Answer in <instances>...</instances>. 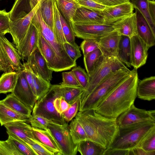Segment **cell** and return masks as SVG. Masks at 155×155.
<instances>
[{
    "label": "cell",
    "mask_w": 155,
    "mask_h": 155,
    "mask_svg": "<svg viewBox=\"0 0 155 155\" xmlns=\"http://www.w3.org/2000/svg\"><path fill=\"white\" fill-rule=\"evenodd\" d=\"M37 47L45 59L49 69L55 72L68 70L40 33Z\"/></svg>",
    "instance_id": "cell-16"
},
{
    "label": "cell",
    "mask_w": 155,
    "mask_h": 155,
    "mask_svg": "<svg viewBox=\"0 0 155 155\" xmlns=\"http://www.w3.org/2000/svg\"><path fill=\"white\" fill-rule=\"evenodd\" d=\"M39 31L31 23L24 38L16 48L21 59L26 61L37 47Z\"/></svg>",
    "instance_id": "cell-17"
},
{
    "label": "cell",
    "mask_w": 155,
    "mask_h": 155,
    "mask_svg": "<svg viewBox=\"0 0 155 155\" xmlns=\"http://www.w3.org/2000/svg\"><path fill=\"white\" fill-rule=\"evenodd\" d=\"M48 129L59 146L62 155H76L78 144H75L71 135L68 123L60 124L50 121Z\"/></svg>",
    "instance_id": "cell-8"
},
{
    "label": "cell",
    "mask_w": 155,
    "mask_h": 155,
    "mask_svg": "<svg viewBox=\"0 0 155 155\" xmlns=\"http://www.w3.org/2000/svg\"><path fill=\"white\" fill-rule=\"evenodd\" d=\"M32 72L50 82L53 71L49 68L47 61L37 47L26 62Z\"/></svg>",
    "instance_id": "cell-13"
},
{
    "label": "cell",
    "mask_w": 155,
    "mask_h": 155,
    "mask_svg": "<svg viewBox=\"0 0 155 155\" xmlns=\"http://www.w3.org/2000/svg\"><path fill=\"white\" fill-rule=\"evenodd\" d=\"M39 9L43 20L53 31L54 17L52 0H44L40 3Z\"/></svg>",
    "instance_id": "cell-35"
},
{
    "label": "cell",
    "mask_w": 155,
    "mask_h": 155,
    "mask_svg": "<svg viewBox=\"0 0 155 155\" xmlns=\"http://www.w3.org/2000/svg\"><path fill=\"white\" fill-rule=\"evenodd\" d=\"M81 5L94 9L102 10L106 6L98 4L93 0H76Z\"/></svg>",
    "instance_id": "cell-53"
},
{
    "label": "cell",
    "mask_w": 155,
    "mask_h": 155,
    "mask_svg": "<svg viewBox=\"0 0 155 155\" xmlns=\"http://www.w3.org/2000/svg\"><path fill=\"white\" fill-rule=\"evenodd\" d=\"M120 128L147 121L155 122V110H146L136 107L133 104L117 118Z\"/></svg>",
    "instance_id": "cell-10"
},
{
    "label": "cell",
    "mask_w": 155,
    "mask_h": 155,
    "mask_svg": "<svg viewBox=\"0 0 155 155\" xmlns=\"http://www.w3.org/2000/svg\"><path fill=\"white\" fill-rule=\"evenodd\" d=\"M106 150L99 144L87 139L78 144V151L82 155H104Z\"/></svg>",
    "instance_id": "cell-32"
},
{
    "label": "cell",
    "mask_w": 155,
    "mask_h": 155,
    "mask_svg": "<svg viewBox=\"0 0 155 155\" xmlns=\"http://www.w3.org/2000/svg\"><path fill=\"white\" fill-rule=\"evenodd\" d=\"M26 144L35 155H56L53 150L36 139Z\"/></svg>",
    "instance_id": "cell-40"
},
{
    "label": "cell",
    "mask_w": 155,
    "mask_h": 155,
    "mask_svg": "<svg viewBox=\"0 0 155 155\" xmlns=\"http://www.w3.org/2000/svg\"><path fill=\"white\" fill-rule=\"evenodd\" d=\"M1 0H0V1Z\"/></svg>",
    "instance_id": "cell-58"
},
{
    "label": "cell",
    "mask_w": 155,
    "mask_h": 155,
    "mask_svg": "<svg viewBox=\"0 0 155 155\" xmlns=\"http://www.w3.org/2000/svg\"><path fill=\"white\" fill-rule=\"evenodd\" d=\"M130 155V150L119 149H107L104 155Z\"/></svg>",
    "instance_id": "cell-55"
},
{
    "label": "cell",
    "mask_w": 155,
    "mask_h": 155,
    "mask_svg": "<svg viewBox=\"0 0 155 155\" xmlns=\"http://www.w3.org/2000/svg\"><path fill=\"white\" fill-rule=\"evenodd\" d=\"M134 8L130 2L114 6H106L102 10L104 24L111 25L115 22L132 14Z\"/></svg>",
    "instance_id": "cell-18"
},
{
    "label": "cell",
    "mask_w": 155,
    "mask_h": 155,
    "mask_svg": "<svg viewBox=\"0 0 155 155\" xmlns=\"http://www.w3.org/2000/svg\"><path fill=\"white\" fill-rule=\"evenodd\" d=\"M31 23L37 29L68 70L76 66V61H73L70 58L67 53L63 44L57 41L52 30L43 20L39 8L32 18Z\"/></svg>",
    "instance_id": "cell-6"
},
{
    "label": "cell",
    "mask_w": 155,
    "mask_h": 155,
    "mask_svg": "<svg viewBox=\"0 0 155 155\" xmlns=\"http://www.w3.org/2000/svg\"><path fill=\"white\" fill-rule=\"evenodd\" d=\"M31 126L34 128L46 130L51 121L47 118L38 115H31L27 120Z\"/></svg>",
    "instance_id": "cell-45"
},
{
    "label": "cell",
    "mask_w": 155,
    "mask_h": 155,
    "mask_svg": "<svg viewBox=\"0 0 155 155\" xmlns=\"http://www.w3.org/2000/svg\"><path fill=\"white\" fill-rule=\"evenodd\" d=\"M81 86L84 89L88 82L89 76L80 66L74 67L71 70Z\"/></svg>",
    "instance_id": "cell-47"
},
{
    "label": "cell",
    "mask_w": 155,
    "mask_h": 155,
    "mask_svg": "<svg viewBox=\"0 0 155 155\" xmlns=\"http://www.w3.org/2000/svg\"><path fill=\"white\" fill-rule=\"evenodd\" d=\"M121 36L114 29L98 40L99 48L104 57H117Z\"/></svg>",
    "instance_id": "cell-20"
},
{
    "label": "cell",
    "mask_w": 155,
    "mask_h": 155,
    "mask_svg": "<svg viewBox=\"0 0 155 155\" xmlns=\"http://www.w3.org/2000/svg\"><path fill=\"white\" fill-rule=\"evenodd\" d=\"M149 0H131L134 8L138 9L148 22L153 34L155 35V23L152 21L149 12Z\"/></svg>",
    "instance_id": "cell-39"
},
{
    "label": "cell",
    "mask_w": 155,
    "mask_h": 155,
    "mask_svg": "<svg viewBox=\"0 0 155 155\" xmlns=\"http://www.w3.org/2000/svg\"><path fill=\"white\" fill-rule=\"evenodd\" d=\"M10 22L9 12L5 9L0 10V34L9 33Z\"/></svg>",
    "instance_id": "cell-49"
},
{
    "label": "cell",
    "mask_w": 155,
    "mask_h": 155,
    "mask_svg": "<svg viewBox=\"0 0 155 155\" xmlns=\"http://www.w3.org/2000/svg\"><path fill=\"white\" fill-rule=\"evenodd\" d=\"M28 118L14 111L0 101V124L1 126L18 121L26 122Z\"/></svg>",
    "instance_id": "cell-29"
},
{
    "label": "cell",
    "mask_w": 155,
    "mask_h": 155,
    "mask_svg": "<svg viewBox=\"0 0 155 155\" xmlns=\"http://www.w3.org/2000/svg\"><path fill=\"white\" fill-rule=\"evenodd\" d=\"M75 118L83 127L87 139L106 149L110 147L119 134L116 118L104 116L94 109L79 111Z\"/></svg>",
    "instance_id": "cell-2"
},
{
    "label": "cell",
    "mask_w": 155,
    "mask_h": 155,
    "mask_svg": "<svg viewBox=\"0 0 155 155\" xmlns=\"http://www.w3.org/2000/svg\"><path fill=\"white\" fill-rule=\"evenodd\" d=\"M18 71L5 72L0 77V94L12 92L16 85Z\"/></svg>",
    "instance_id": "cell-31"
},
{
    "label": "cell",
    "mask_w": 155,
    "mask_h": 155,
    "mask_svg": "<svg viewBox=\"0 0 155 155\" xmlns=\"http://www.w3.org/2000/svg\"><path fill=\"white\" fill-rule=\"evenodd\" d=\"M7 132L9 133L26 143L35 139L32 133V127L26 122L18 121L4 125Z\"/></svg>",
    "instance_id": "cell-21"
},
{
    "label": "cell",
    "mask_w": 155,
    "mask_h": 155,
    "mask_svg": "<svg viewBox=\"0 0 155 155\" xmlns=\"http://www.w3.org/2000/svg\"><path fill=\"white\" fill-rule=\"evenodd\" d=\"M69 125L70 132L75 144L87 140V136L81 125L75 119H72Z\"/></svg>",
    "instance_id": "cell-38"
},
{
    "label": "cell",
    "mask_w": 155,
    "mask_h": 155,
    "mask_svg": "<svg viewBox=\"0 0 155 155\" xmlns=\"http://www.w3.org/2000/svg\"><path fill=\"white\" fill-rule=\"evenodd\" d=\"M137 95L141 99L151 101L155 99V77L151 76L138 82Z\"/></svg>",
    "instance_id": "cell-27"
},
{
    "label": "cell",
    "mask_w": 155,
    "mask_h": 155,
    "mask_svg": "<svg viewBox=\"0 0 155 155\" xmlns=\"http://www.w3.org/2000/svg\"><path fill=\"white\" fill-rule=\"evenodd\" d=\"M32 78L37 101L40 100L47 94L51 84L50 82H48L39 76L36 75L33 72Z\"/></svg>",
    "instance_id": "cell-37"
},
{
    "label": "cell",
    "mask_w": 155,
    "mask_h": 155,
    "mask_svg": "<svg viewBox=\"0 0 155 155\" xmlns=\"http://www.w3.org/2000/svg\"><path fill=\"white\" fill-rule=\"evenodd\" d=\"M62 30L66 41L71 44L75 42V35L71 27V24L59 12Z\"/></svg>",
    "instance_id": "cell-43"
},
{
    "label": "cell",
    "mask_w": 155,
    "mask_h": 155,
    "mask_svg": "<svg viewBox=\"0 0 155 155\" xmlns=\"http://www.w3.org/2000/svg\"><path fill=\"white\" fill-rule=\"evenodd\" d=\"M148 7L151 18L153 22L155 23V2L154 0H149Z\"/></svg>",
    "instance_id": "cell-57"
},
{
    "label": "cell",
    "mask_w": 155,
    "mask_h": 155,
    "mask_svg": "<svg viewBox=\"0 0 155 155\" xmlns=\"http://www.w3.org/2000/svg\"><path fill=\"white\" fill-rule=\"evenodd\" d=\"M60 13L71 24L77 9L81 6L76 0H55Z\"/></svg>",
    "instance_id": "cell-28"
},
{
    "label": "cell",
    "mask_w": 155,
    "mask_h": 155,
    "mask_svg": "<svg viewBox=\"0 0 155 155\" xmlns=\"http://www.w3.org/2000/svg\"><path fill=\"white\" fill-rule=\"evenodd\" d=\"M18 72L17 81L12 93L32 110L37 101L36 97L25 79L22 68Z\"/></svg>",
    "instance_id": "cell-12"
},
{
    "label": "cell",
    "mask_w": 155,
    "mask_h": 155,
    "mask_svg": "<svg viewBox=\"0 0 155 155\" xmlns=\"http://www.w3.org/2000/svg\"><path fill=\"white\" fill-rule=\"evenodd\" d=\"M117 57L127 67H130L131 66L130 40L129 37L121 35Z\"/></svg>",
    "instance_id": "cell-30"
},
{
    "label": "cell",
    "mask_w": 155,
    "mask_h": 155,
    "mask_svg": "<svg viewBox=\"0 0 155 155\" xmlns=\"http://www.w3.org/2000/svg\"><path fill=\"white\" fill-rule=\"evenodd\" d=\"M50 89L57 97H63L70 105L81 96L84 90L81 87L66 86L61 84L51 85Z\"/></svg>",
    "instance_id": "cell-25"
},
{
    "label": "cell",
    "mask_w": 155,
    "mask_h": 155,
    "mask_svg": "<svg viewBox=\"0 0 155 155\" xmlns=\"http://www.w3.org/2000/svg\"><path fill=\"white\" fill-rule=\"evenodd\" d=\"M111 25L121 35L131 38L137 35L136 12L115 22Z\"/></svg>",
    "instance_id": "cell-23"
},
{
    "label": "cell",
    "mask_w": 155,
    "mask_h": 155,
    "mask_svg": "<svg viewBox=\"0 0 155 155\" xmlns=\"http://www.w3.org/2000/svg\"><path fill=\"white\" fill-rule=\"evenodd\" d=\"M62 77L63 81L61 84L62 85L70 87H81L71 71L69 72H63Z\"/></svg>",
    "instance_id": "cell-50"
},
{
    "label": "cell",
    "mask_w": 155,
    "mask_h": 155,
    "mask_svg": "<svg viewBox=\"0 0 155 155\" xmlns=\"http://www.w3.org/2000/svg\"><path fill=\"white\" fill-rule=\"evenodd\" d=\"M130 40L131 66L137 70L146 64L149 48L137 35L133 36Z\"/></svg>",
    "instance_id": "cell-15"
},
{
    "label": "cell",
    "mask_w": 155,
    "mask_h": 155,
    "mask_svg": "<svg viewBox=\"0 0 155 155\" xmlns=\"http://www.w3.org/2000/svg\"><path fill=\"white\" fill-rule=\"evenodd\" d=\"M57 97L50 88L43 97L36 101L32 110V115H41L57 124H64L66 122L54 106V101Z\"/></svg>",
    "instance_id": "cell-9"
},
{
    "label": "cell",
    "mask_w": 155,
    "mask_h": 155,
    "mask_svg": "<svg viewBox=\"0 0 155 155\" xmlns=\"http://www.w3.org/2000/svg\"><path fill=\"white\" fill-rule=\"evenodd\" d=\"M80 47L84 56L98 48L97 40L93 39H85L82 42Z\"/></svg>",
    "instance_id": "cell-51"
},
{
    "label": "cell",
    "mask_w": 155,
    "mask_h": 155,
    "mask_svg": "<svg viewBox=\"0 0 155 155\" xmlns=\"http://www.w3.org/2000/svg\"><path fill=\"white\" fill-rule=\"evenodd\" d=\"M39 3L27 15L17 20L10 21L9 33L11 35L13 42L17 48L25 36L35 13L40 7Z\"/></svg>",
    "instance_id": "cell-14"
},
{
    "label": "cell",
    "mask_w": 155,
    "mask_h": 155,
    "mask_svg": "<svg viewBox=\"0 0 155 155\" xmlns=\"http://www.w3.org/2000/svg\"><path fill=\"white\" fill-rule=\"evenodd\" d=\"M119 128L118 135L108 148L130 150L137 146L153 128L155 122L147 121Z\"/></svg>",
    "instance_id": "cell-3"
},
{
    "label": "cell",
    "mask_w": 155,
    "mask_h": 155,
    "mask_svg": "<svg viewBox=\"0 0 155 155\" xmlns=\"http://www.w3.org/2000/svg\"><path fill=\"white\" fill-rule=\"evenodd\" d=\"M63 45L68 55L73 61H76L81 56L79 47L76 43L71 44L66 42Z\"/></svg>",
    "instance_id": "cell-48"
},
{
    "label": "cell",
    "mask_w": 155,
    "mask_h": 155,
    "mask_svg": "<svg viewBox=\"0 0 155 155\" xmlns=\"http://www.w3.org/2000/svg\"><path fill=\"white\" fill-rule=\"evenodd\" d=\"M32 132L34 138L53 150L56 155H62L61 150L49 130L32 127Z\"/></svg>",
    "instance_id": "cell-26"
},
{
    "label": "cell",
    "mask_w": 155,
    "mask_h": 155,
    "mask_svg": "<svg viewBox=\"0 0 155 155\" xmlns=\"http://www.w3.org/2000/svg\"><path fill=\"white\" fill-rule=\"evenodd\" d=\"M137 147L147 152H155V128L142 139Z\"/></svg>",
    "instance_id": "cell-41"
},
{
    "label": "cell",
    "mask_w": 155,
    "mask_h": 155,
    "mask_svg": "<svg viewBox=\"0 0 155 155\" xmlns=\"http://www.w3.org/2000/svg\"><path fill=\"white\" fill-rule=\"evenodd\" d=\"M127 68L117 57H105L103 56L94 71L88 75V83L81 94L80 103L109 75L120 70Z\"/></svg>",
    "instance_id": "cell-5"
},
{
    "label": "cell",
    "mask_w": 155,
    "mask_h": 155,
    "mask_svg": "<svg viewBox=\"0 0 155 155\" xmlns=\"http://www.w3.org/2000/svg\"><path fill=\"white\" fill-rule=\"evenodd\" d=\"M95 2L107 7H112L129 2L130 0H93Z\"/></svg>",
    "instance_id": "cell-54"
},
{
    "label": "cell",
    "mask_w": 155,
    "mask_h": 155,
    "mask_svg": "<svg viewBox=\"0 0 155 155\" xmlns=\"http://www.w3.org/2000/svg\"><path fill=\"white\" fill-rule=\"evenodd\" d=\"M52 3L54 17L53 32L57 41L59 43L63 44L67 42L63 33L60 18L59 11L57 6L55 0H52Z\"/></svg>",
    "instance_id": "cell-36"
},
{
    "label": "cell",
    "mask_w": 155,
    "mask_h": 155,
    "mask_svg": "<svg viewBox=\"0 0 155 155\" xmlns=\"http://www.w3.org/2000/svg\"><path fill=\"white\" fill-rule=\"evenodd\" d=\"M80 96L70 104L69 107L66 110L61 114V115L65 122L68 123L71 121L78 113L80 105Z\"/></svg>",
    "instance_id": "cell-44"
},
{
    "label": "cell",
    "mask_w": 155,
    "mask_h": 155,
    "mask_svg": "<svg viewBox=\"0 0 155 155\" xmlns=\"http://www.w3.org/2000/svg\"><path fill=\"white\" fill-rule=\"evenodd\" d=\"M54 106L56 111L60 114L66 110L70 104L62 97H56L53 102Z\"/></svg>",
    "instance_id": "cell-52"
},
{
    "label": "cell",
    "mask_w": 155,
    "mask_h": 155,
    "mask_svg": "<svg viewBox=\"0 0 155 155\" xmlns=\"http://www.w3.org/2000/svg\"><path fill=\"white\" fill-rule=\"evenodd\" d=\"M0 155H22L8 139L0 140Z\"/></svg>",
    "instance_id": "cell-46"
},
{
    "label": "cell",
    "mask_w": 155,
    "mask_h": 155,
    "mask_svg": "<svg viewBox=\"0 0 155 155\" xmlns=\"http://www.w3.org/2000/svg\"><path fill=\"white\" fill-rule=\"evenodd\" d=\"M71 25L75 36L84 40L98 41L100 38L114 30L111 25L74 22L71 23Z\"/></svg>",
    "instance_id": "cell-11"
},
{
    "label": "cell",
    "mask_w": 155,
    "mask_h": 155,
    "mask_svg": "<svg viewBox=\"0 0 155 155\" xmlns=\"http://www.w3.org/2000/svg\"><path fill=\"white\" fill-rule=\"evenodd\" d=\"M1 101L16 112L29 117L32 110L15 97L12 93L8 95Z\"/></svg>",
    "instance_id": "cell-33"
},
{
    "label": "cell",
    "mask_w": 155,
    "mask_h": 155,
    "mask_svg": "<svg viewBox=\"0 0 155 155\" xmlns=\"http://www.w3.org/2000/svg\"><path fill=\"white\" fill-rule=\"evenodd\" d=\"M44 0H16L9 12L11 21H14L27 15Z\"/></svg>",
    "instance_id": "cell-22"
},
{
    "label": "cell",
    "mask_w": 155,
    "mask_h": 155,
    "mask_svg": "<svg viewBox=\"0 0 155 155\" xmlns=\"http://www.w3.org/2000/svg\"><path fill=\"white\" fill-rule=\"evenodd\" d=\"M139 82L137 70L134 68L99 103L94 109L109 118H117L134 104Z\"/></svg>",
    "instance_id": "cell-1"
},
{
    "label": "cell",
    "mask_w": 155,
    "mask_h": 155,
    "mask_svg": "<svg viewBox=\"0 0 155 155\" xmlns=\"http://www.w3.org/2000/svg\"><path fill=\"white\" fill-rule=\"evenodd\" d=\"M130 71L127 68L120 70L109 75L80 103L79 111L95 109L100 101L126 78Z\"/></svg>",
    "instance_id": "cell-4"
},
{
    "label": "cell",
    "mask_w": 155,
    "mask_h": 155,
    "mask_svg": "<svg viewBox=\"0 0 155 155\" xmlns=\"http://www.w3.org/2000/svg\"><path fill=\"white\" fill-rule=\"evenodd\" d=\"M5 34H0V71H18L23 67L21 58L15 45L9 41Z\"/></svg>",
    "instance_id": "cell-7"
},
{
    "label": "cell",
    "mask_w": 155,
    "mask_h": 155,
    "mask_svg": "<svg viewBox=\"0 0 155 155\" xmlns=\"http://www.w3.org/2000/svg\"><path fill=\"white\" fill-rule=\"evenodd\" d=\"M8 138L22 155H35L33 150L25 142L12 134L7 132Z\"/></svg>",
    "instance_id": "cell-42"
},
{
    "label": "cell",
    "mask_w": 155,
    "mask_h": 155,
    "mask_svg": "<svg viewBox=\"0 0 155 155\" xmlns=\"http://www.w3.org/2000/svg\"><path fill=\"white\" fill-rule=\"evenodd\" d=\"M130 155H155V152H147L142 148L136 147L130 149Z\"/></svg>",
    "instance_id": "cell-56"
},
{
    "label": "cell",
    "mask_w": 155,
    "mask_h": 155,
    "mask_svg": "<svg viewBox=\"0 0 155 155\" xmlns=\"http://www.w3.org/2000/svg\"><path fill=\"white\" fill-rule=\"evenodd\" d=\"M84 56V65L89 75L94 71L103 56V54L100 48H98Z\"/></svg>",
    "instance_id": "cell-34"
},
{
    "label": "cell",
    "mask_w": 155,
    "mask_h": 155,
    "mask_svg": "<svg viewBox=\"0 0 155 155\" xmlns=\"http://www.w3.org/2000/svg\"><path fill=\"white\" fill-rule=\"evenodd\" d=\"M73 22L85 24H104L102 10L81 5L77 10Z\"/></svg>",
    "instance_id": "cell-19"
},
{
    "label": "cell",
    "mask_w": 155,
    "mask_h": 155,
    "mask_svg": "<svg viewBox=\"0 0 155 155\" xmlns=\"http://www.w3.org/2000/svg\"><path fill=\"white\" fill-rule=\"evenodd\" d=\"M135 9L136 13L137 35L149 48L155 45V35L153 34L148 22L141 13L137 9Z\"/></svg>",
    "instance_id": "cell-24"
}]
</instances>
